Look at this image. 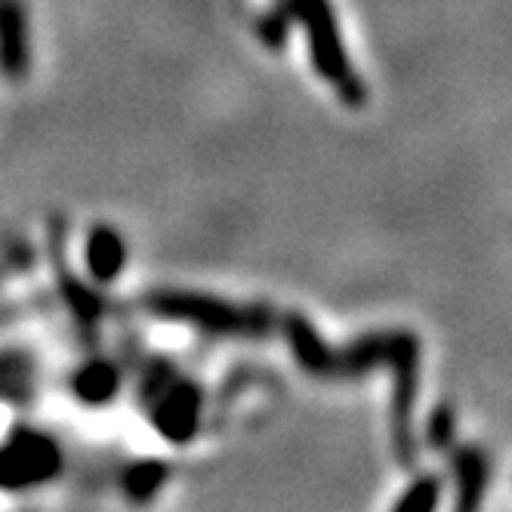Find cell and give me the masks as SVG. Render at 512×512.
Returning <instances> with one entry per match:
<instances>
[{"instance_id": "obj_1", "label": "cell", "mask_w": 512, "mask_h": 512, "mask_svg": "<svg viewBox=\"0 0 512 512\" xmlns=\"http://www.w3.org/2000/svg\"><path fill=\"white\" fill-rule=\"evenodd\" d=\"M284 331L294 349L300 368L318 380H358L377 368L392 371V448L401 466L417 463V438H414V405H417V380H420V340L411 331H377L358 337L343 349H331L315 327L287 315Z\"/></svg>"}, {"instance_id": "obj_2", "label": "cell", "mask_w": 512, "mask_h": 512, "mask_svg": "<svg viewBox=\"0 0 512 512\" xmlns=\"http://www.w3.org/2000/svg\"><path fill=\"white\" fill-rule=\"evenodd\" d=\"M278 7L290 25L300 22L306 28L315 71L331 87H337V96L352 108L368 102V87H364V81L355 75V68L349 62L331 0H281Z\"/></svg>"}, {"instance_id": "obj_3", "label": "cell", "mask_w": 512, "mask_h": 512, "mask_svg": "<svg viewBox=\"0 0 512 512\" xmlns=\"http://www.w3.org/2000/svg\"><path fill=\"white\" fill-rule=\"evenodd\" d=\"M145 309L155 318L189 324L213 337H256L272 327V312L266 306H241L204 294H182V290H155L145 297Z\"/></svg>"}, {"instance_id": "obj_4", "label": "cell", "mask_w": 512, "mask_h": 512, "mask_svg": "<svg viewBox=\"0 0 512 512\" xmlns=\"http://www.w3.org/2000/svg\"><path fill=\"white\" fill-rule=\"evenodd\" d=\"M142 389H145L149 420L167 442H179V445L192 442L201 426V411H204V398L198 386L164 368H152Z\"/></svg>"}, {"instance_id": "obj_5", "label": "cell", "mask_w": 512, "mask_h": 512, "mask_svg": "<svg viewBox=\"0 0 512 512\" xmlns=\"http://www.w3.org/2000/svg\"><path fill=\"white\" fill-rule=\"evenodd\" d=\"M62 454L47 435L19 429L10 442L0 448V488L22 491L28 485H41L59 472Z\"/></svg>"}, {"instance_id": "obj_6", "label": "cell", "mask_w": 512, "mask_h": 512, "mask_svg": "<svg viewBox=\"0 0 512 512\" xmlns=\"http://www.w3.org/2000/svg\"><path fill=\"white\" fill-rule=\"evenodd\" d=\"M31 68L28 13L22 0H0V75L22 81Z\"/></svg>"}, {"instance_id": "obj_7", "label": "cell", "mask_w": 512, "mask_h": 512, "mask_svg": "<svg viewBox=\"0 0 512 512\" xmlns=\"http://www.w3.org/2000/svg\"><path fill=\"white\" fill-rule=\"evenodd\" d=\"M451 469L457 479V497H454V509L457 512H472L485 503L488 494V482H491V460L482 448L475 445H460L451 448Z\"/></svg>"}, {"instance_id": "obj_8", "label": "cell", "mask_w": 512, "mask_h": 512, "mask_svg": "<svg viewBox=\"0 0 512 512\" xmlns=\"http://www.w3.org/2000/svg\"><path fill=\"white\" fill-rule=\"evenodd\" d=\"M84 263H87V272H90L99 284L115 281V278L124 272V263H127L124 238H121L112 226H96V229L90 232V238H87Z\"/></svg>"}, {"instance_id": "obj_9", "label": "cell", "mask_w": 512, "mask_h": 512, "mask_svg": "<svg viewBox=\"0 0 512 512\" xmlns=\"http://www.w3.org/2000/svg\"><path fill=\"white\" fill-rule=\"evenodd\" d=\"M75 392H78V398L93 401V405H99V401H108L118 392L115 368H112V364H105V361H90L87 368L78 374V380H75Z\"/></svg>"}, {"instance_id": "obj_10", "label": "cell", "mask_w": 512, "mask_h": 512, "mask_svg": "<svg viewBox=\"0 0 512 512\" xmlns=\"http://www.w3.org/2000/svg\"><path fill=\"white\" fill-rule=\"evenodd\" d=\"M445 482L442 475H420L411 482V488L395 500V512H429L442 503Z\"/></svg>"}, {"instance_id": "obj_11", "label": "cell", "mask_w": 512, "mask_h": 512, "mask_svg": "<svg viewBox=\"0 0 512 512\" xmlns=\"http://www.w3.org/2000/svg\"><path fill=\"white\" fill-rule=\"evenodd\" d=\"M426 445L432 451H451L457 445V411L442 401V405H435L429 420H426Z\"/></svg>"}, {"instance_id": "obj_12", "label": "cell", "mask_w": 512, "mask_h": 512, "mask_svg": "<svg viewBox=\"0 0 512 512\" xmlns=\"http://www.w3.org/2000/svg\"><path fill=\"white\" fill-rule=\"evenodd\" d=\"M31 383V361L22 355H0V398H22Z\"/></svg>"}, {"instance_id": "obj_13", "label": "cell", "mask_w": 512, "mask_h": 512, "mask_svg": "<svg viewBox=\"0 0 512 512\" xmlns=\"http://www.w3.org/2000/svg\"><path fill=\"white\" fill-rule=\"evenodd\" d=\"M164 482V469L158 463H142L130 472V479H127V494L133 500H145L152 491H158Z\"/></svg>"}]
</instances>
